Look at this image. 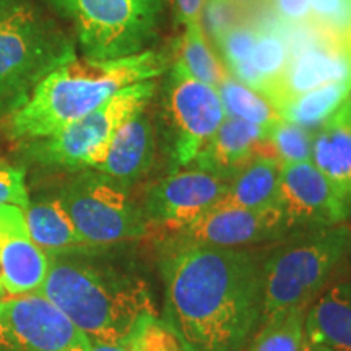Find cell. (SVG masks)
I'll return each instance as SVG.
<instances>
[{"label":"cell","instance_id":"4316f807","mask_svg":"<svg viewBox=\"0 0 351 351\" xmlns=\"http://www.w3.org/2000/svg\"><path fill=\"white\" fill-rule=\"evenodd\" d=\"M313 134L314 132L304 127L282 121L269 130L267 140L280 163H300V161H311Z\"/></svg>","mask_w":351,"mask_h":351},{"label":"cell","instance_id":"7c38bea8","mask_svg":"<svg viewBox=\"0 0 351 351\" xmlns=\"http://www.w3.org/2000/svg\"><path fill=\"white\" fill-rule=\"evenodd\" d=\"M276 207L293 234L335 226L351 218L345 202L313 161L282 165Z\"/></svg>","mask_w":351,"mask_h":351},{"label":"cell","instance_id":"cb8c5ba5","mask_svg":"<svg viewBox=\"0 0 351 351\" xmlns=\"http://www.w3.org/2000/svg\"><path fill=\"white\" fill-rule=\"evenodd\" d=\"M217 90L226 116L236 117L265 130H270L283 121L282 114L269 98L236 80L234 77L228 75Z\"/></svg>","mask_w":351,"mask_h":351},{"label":"cell","instance_id":"836d02e7","mask_svg":"<svg viewBox=\"0 0 351 351\" xmlns=\"http://www.w3.org/2000/svg\"><path fill=\"white\" fill-rule=\"evenodd\" d=\"M205 0H176V13L178 20L189 28V26L202 25L204 16Z\"/></svg>","mask_w":351,"mask_h":351},{"label":"cell","instance_id":"e0dca14e","mask_svg":"<svg viewBox=\"0 0 351 351\" xmlns=\"http://www.w3.org/2000/svg\"><path fill=\"white\" fill-rule=\"evenodd\" d=\"M155 153V129L143 109L130 116L116 130L106 156L95 171H99L130 189L152 169Z\"/></svg>","mask_w":351,"mask_h":351},{"label":"cell","instance_id":"ac0fdd59","mask_svg":"<svg viewBox=\"0 0 351 351\" xmlns=\"http://www.w3.org/2000/svg\"><path fill=\"white\" fill-rule=\"evenodd\" d=\"M311 161L351 215V96L313 134Z\"/></svg>","mask_w":351,"mask_h":351},{"label":"cell","instance_id":"9c48e42d","mask_svg":"<svg viewBox=\"0 0 351 351\" xmlns=\"http://www.w3.org/2000/svg\"><path fill=\"white\" fill-rule=\"evenodd\" d=\"M166 90L168 152L171 166L179 171L194 163L226 112L217 88L192 78L179 64L173 65Z\"/></svg>","mask_w":351,"mask_h":351},{"label":"cell","instance_id":"1f68e13d","mask_svg":"<svg viewBox=\"0 0 351 351\" xmlns=\"http://www.w3.org/2000/svg\"><path fill=\"white\" fill-rule=\"evenodd\" d=\"M29 204L26 173L20 166L0 161V207L15 205L25 212Z\"/></svg>","mask_w":351,"mask_h":351},{"label":"cell","instance_id":"8fae6325","mask_svg":"<svg viewBox=\"0 0 351 351\" xmlns=\"http://www.w3.org/2000/svg\"><path fill=\"white\" fill-rule=\"evenodd\" d=\"M231 181L204 169H179L153 184L142 210L148 225L171 234L204 218L226 194Z\"/></svg>","mask_w":351,"mask_h":351},{"label":"cell","instance_id":"9a60e30c","mask_svg":"<svg viewBox=\"0 0 351 351\" xmlns=\"http://www.w3.org/2000/svg\"><path fill=\"white\" fill-rule=\"evenodd\" d=\"M49 271V254L29 238L25 212L0 207V282L10 298L39 293Z\"/></svg>","mask_w":351,"mask_h":351},{"label":"cell","instance_id":"f35d334b","mask_svg":"<svg viewBox=\"0 0 351 351\" xmlns=\"http://www.w3.org/2000/svg\"><path fill=\"white\" fill-rule=\"evenodd\" d=\"M3 296H5V289H3L2 282H0V300H3Z\"/></svg>","mask_w":351,"mask_h":351},{"label":"cell","instance_id":"52a82bcc","mask_svg":"<svg viewBox=\"0 0 351 351\" xmlns=\"http://www.w3.org/2000/svg\"><path fill=\"white\" fill-rule=\"evenodd\" d=\"M156 88V80L140 82L124 88L98 109L62 130L49 137L25 142V155L47 168L96 169L106 156L116 130L130 116L147 109Z\"/></svg>","mask_w":351,"mask_h":351},{"label":"cell","instance_id":"44dd1931","mask_svg":"<svg viewBox=\"0 0 351 351\" xmlns=\"http://www.w3.org/2000/svg\"><path fill=\"white\" fill-rule=\"evenodd\" d=\"M280 176L282 163L276 158H256L231 179L226 194L212 210L274 207L276 205Z\"/></svg>","mask_w":351,"mask_h":351},{"label":"cell","instance_id":"ffe728a7","mask_svg":"<svg viewBox=\"0 0 351 351\" xmlns=\"http://www.w3.org/2000/svg\"><path fill=\"white\" fill-rule=\"evenodd\" d=\"M26 228L29 238L47 254H64L75 251H90L93 247L78 234L72 219L69 218L56 195L32 199L25 208Z\"/></svg>","mask_w":351,"mask_h":351},{"label":"cell","instance_id":"603a6c76","mask_svg":"<svg viewBox=\"0 0 351 351\" xmlns=\"http://www.w3.org/2000/svg\"><path fill=\"white\" fill-rule=\"evenodd\" d=\"M289 56H291L289 44L280 34L274 32H261L247 62L232 70L231 73L236 80L262 95L276 78L282 75Z\"/></svg>","mask_w":351,"mask_h":351},{"label":"cell","instance_id":"4dcf8cb0","mask_svg":"<svg viewBox=\"0 0 351 351\" xmlns=\"http://www.w3.org/2000/svg\"><path fill=\"white\" fill-rule=\"evenodd\" d=\"M245 10L247 8L236 0H205V21H207L208 33L215 41L232 26L243 23Z\"/></svg>","mask_w":351,"mask_h":351},{"label":"cell","instance_id":"3957f363","mask_svg":"<svg viewBox=\"0 0 351 351\" xmlns=\"http://www.w3.org/2000/svg\"><path fill=\"white\" fill-rule=\"evenodd\" d=\"M166 69L168 57L156 51L111 60L73 57L51 70L25 103L3 117V132L20 143L49 137L98 109L124 88L156 80Z\"/></svg>","mask_w":351,"mask_h":351},{"label":"cell","instance_id":"8d00e7d4","mask_svg":"<svg viewBox=\"0 0 351 351\" xmlns=\"http://www.w3.org/2000/svg\"><path fill=\"white\" fill-rule=\"evenodd\" d=\"M301 351H337L333 348H328L326 345H319V343H313V341H309L306 339L304 345H302V350Z\"/></svg>","mask_w":351,"mask_h":351},{"label":"cell","instance_id":"d6986e66","mask_svg":"<svg viewBox=\"0 0 351 351\" xmlns=\"http://www.w3.org/2000/svg\"><path fill=\"white\" fill-rule=\"evenodd\" d=\"M306 339L337 351H351V283L326 288L309 306L304 319Z\"/></svg>","mask_w":351,"mask_h":351},{"label":"cell","instance_id":"5b68a950","mask_svg":"<svg viewBox=\"0 0 351 351\" xmlns=\"http://www.w3.org/2000/svg\"><path fill=\"white\" fill-rule=\"evenodd\" d=\"M73 57L70 39L32 0L0 20V117L20 108L51 70Z\"/></svg>","mask_w":351,"mask_h":351},{"label":"cell","instance_id":"7a4b0ae2","mask_svg":"<svg viewBox=\"0 0 351 351\" xmlns=\"http://www.w3.org/2000/svg\"><path fill=\"white\" fill-rule=\"evenodd\" d=\"M104 249L51 254L39 289L93 343L124 345L140 322L158 317L142 276L101 256Z\"/></svg>","mask_w":351,"mask_h":351},{"label":"cell","instance_id":"6da1fadb","mask_svg":"<svg viewBox=\"0 0 351 351\" xmlns=\"http://www.w3.org/2000/svg\"><path fill=\"white\" fill-rule=\"evenodd\" d=\"M262 258L176 236L160 256L165 322L184 351H243L262 315Z\"/></svg>","mask_w":351,"mask_h":351},{"label":"cell","instance_id":"8992f818","mask_svg":"<svg viewBox=\"0 0 351 351\" xmlns=\"http://www.w3.org/2000/svg\"><path fill=\"white\" fill-rule=\"evenodd\" d=\"M72 25L83 57L111 60L140 54L155 41L169 0H46Z\"/></svg>","mask_w":351,"mask_h":351},{"label":"cell","instance_id":"484cf974","mask_svg":"<svg viewBox=\"0 0 351 351\" xmlns=\"http://www.w3.org/2000/svg\"><path fill=\"white\" fill-rule=\"evenodd\" d=\"M306 313L304 307L291 309L282 317L263 324L243 351H301L306 341Z\"/></svg>","mask_w":351,"mask_h":351},{"label":"cell","instance_id":"d4e9b609","mask_svg":"<svg viewBox=\"0 0 351 351\" xmlns=\"http://www.w3.org/2000/svg\"><path fill=\"white\" fill-rule=\"evenodd\" d=\"M176 64L181 65L192 78L215 88L228 77L226 69L208 46L204 23L186 28Z\"/></svg>","mask_w":351,"mask_h":351},{"label":"cell","instance_id":"e575fe53","mask_svg":"<svg viewBox=\"0 0 351 351\" xmlns=\"http://www.w3.org/2000/svg\"><path fill=\"white\" fill-rule=\"evenodd\" d=\"M26 2H29V0H0V20L5 19L7 15H10L13 10H16Z\"/></svg>","mask_w":351,"mask_h":351},{"label":"cell","instance_id":"2e32d148","mask_svg":"<svg viewBox=\"0 0 351 351\" xmlns=\"http://www.w3.org/2000/svg\"><path fill=\"white\" fill-rule=\"evenodd\" d=\"M267 135L269 130L262 127L226 116L212 138L195 156L194 163L199 169L231 181L256 158H275Z\"/></svg>","mask_w":351,"mask_h":351},{"label":"cell","instance_id":"30bf717a","mask_svg":"<svg viewBox=\"0 0 351 351\" xmlns=\"http://www.w3.org/2000/svg\"><path fill=\"white\" fill-rule=\"evenodd\" d=\"M91 341L39 293L0 300V351H90Z\"/></svg>","mask_w":351,"mask_h":351},{"label":"cell","instance_id":"ba28073f","mask_svg":"<svg viewBox=\"0 0 351 351\" xmlns=\"http://www.w3.org/2000/svg\"><path fill=\"white\" fill-rule=\"evenodd\" d=\"M78 234L93 247L134 243L150 231L129 189L95 169L77 171L56 194Z\"/></svg>","mask_w":351,"mask_h":351},{"label":"cell","instance_id":"d6a6232c","mask_svg":"<svg viewBox=\"0 0 351 351\" xmlns=\"http://www.w3.org/2000/svg\"><path fill=\"white\" fill-rule=\"evenodd\" d=\"M280 19L288 23L300 25L311 21V0H269Z\"/></svg>","mask_w":351,"mask_h":351},{"label":"cell","instance_id":"4fadbf2b","mask_svg":"<svg viewBox=\"0 0 351 351\" xmlns=\"http://www.w3.org/2000/svg\"><path fill=\"white\" fill-rule=\"evenodd\" d=\"M335 82H351V41L319 32V36L291 52L287 67L263 91L275 106Z\"/></svg>","mask_w":351,"mask_h":351},{"label":"cell","instance_id":"277c9868","mask_svg":"<svg viewBox=\"0 0 351 351\" xmlns=\"http://www.w3.org/2000/svg\"><path fill=\"white\" fill-rule=\"evenodd\" d=\"M351 257L348 223L300 231L285 238L262 262L261 324L282 317L291 309H309Z\"/></svg>","mask_w":351,"mask_h":351},{"label":"cell","instance_id":"83f0119b","mask_svg":"<svg viewBox=\"0 0 351 351\" xmlns=\"http://www.w3.org/2000/svg\"><path fill=\"white\" fill-rule=\"evenodd\" d=\"M311 23L333 38L351 41V0H311Z\"/></svg>","mask_w":351,"mask_h":351},{"label":"cell","instance_id":"f1b7e54d","mask_svg":"<svg viewBox=\"0 0 351 351\" xmlns=\"http://www.w3.org/2000/svg\"><path fill=\"white\" fill-rule=\"evenodd\" d=\"M122 346L129 351H184L178 337L160 315L140 322Z\"/></svg>","mask_w":351,"mask_h":351},{"label":"cell","instance_id":"f546056e","mask_svg":"<svg viewBox=\"0 0 351 351\" xmlns=\"http://www.w3.org/2000/svg\"><path fill=\"white\" fill-rule=\"evenodd\" d=\"M258 34H261V29L254 28L252 25H245L243 21L217 39L218 49L230 72L247 62L249 56L257 44Z\"/></svg>","mask_w":351,"mask_h":351},{"label":"cell","instance_id":"5bb4252c","mask_svg":"<svg viewBox=\"0 0 351 351\" xmlns=\"http://www.w3.org/2000/svg\"><path fill=\"white\" fill-rule=\"evenodd\" d=\"M293 231L276 205L265 208L212 210L176 238L192 244L223 249H245L254 244L282 241Z\"/></svg>","mask_w":351,"mask_h":351},{"label":"cell","instance_id":"7402d4cb","mask_svg":"<svg viewBox=\"0 0 351 351\" xmlns=\"http://www.w3.org/2000/svg\"><path fill=\"white\" fill-rule=\"evenodd\" d=\"M351 96V82H335L314 88L278 104L283 121L314 132Z\"/></svg>","mask_w":351,"mask_h":351},{"label":"cell","instance_id":"74e56055","mask_svg":"<svg viewBox=\"0 0 351 351\" xmlns=\"http://www.w3.org/2000/svg\"><path fill=\"white\" fill-rule=\"evenodd\" d=\"M236 2H238V3H241V5H244L245 8H249V7H251V5H252V3H254V2H256V0H236Z\"/></svg>","mask_w":351,"mask_h":351},{"label":"cell","instance_id":"d590c367","mask_svg":"<svg viewBox=\"0 0 351 351\" xmlns=\"http://www.w3.org/2000/svg\"><path fill=\"white\" fill-rule=\"evenodd\" d=\"M90 351H129L125 346L116 345V343H98V341H93L91 343Z\"/></svg>","mask_w":351,"mask_h":351}]
</instances>
